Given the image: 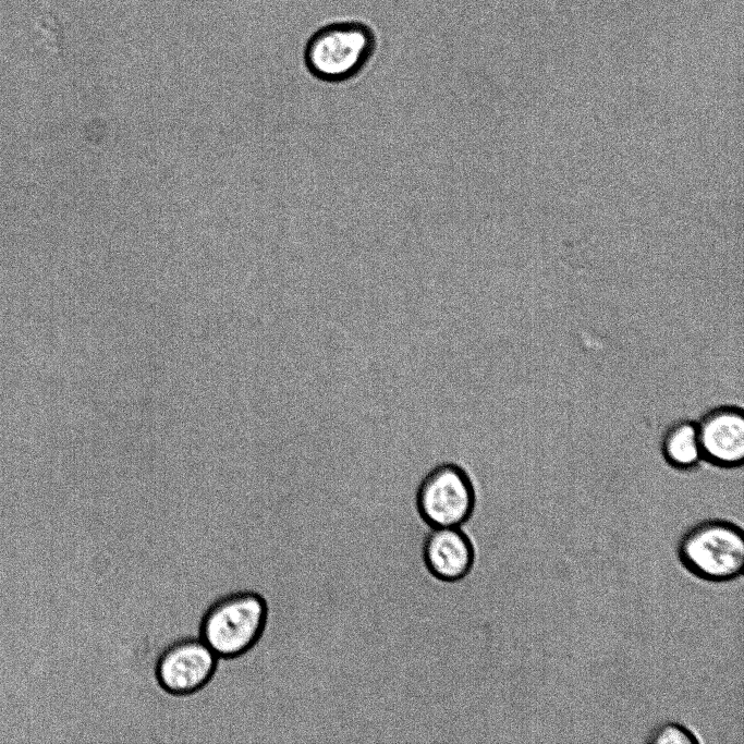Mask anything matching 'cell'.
Listing matches in <instances>:
<instances>
[{"label":"cell","instance_id":"5b68a950","mask_svg":"<svg viewBox=\"0 0 744 744\" xmlns=\"http://www.w3.org/2000/svg\"><path fill=\"white\" fill-rule=\"evenodd\" d=\"M218 660L199 636H184L160 651L154 675L163 692L179 697L188 696L208 685L216 674Z\"/></svg>","mask_w":744,"mask_h":744},{"label":"cell","instance_id":"ba28073f","mask_svg":"<svg viewBox=\"0 0 744 744\" xmlns=\"http://www.w3.org/2000/svg\"><path fill=\"white\" fill-rule=\"evenodd\" d=\"M660 453L675 471L695 469L703 462L696 420L681 418L671 423L662 434Z\"/></svg>","mask_w":744,"mask_h":744},{"label":"cell","instance_id":"7a4b0ae2","mask_svg":"<svg viewBox=\"0 0 744 744\" xmlns=\"http://www.w3.org/2000/svg\"><path fill=\"white\" fill-rule=\"evenodd\" d=\"M269 607L265 597L252 589L234 590L218 597L204 611L198 636L219 659L247 654L263 637Z\"/></svg>","mask_w":744,"mask_h":744},{"label":"cell","instance_id":"52a82bcc","mask_svg":"<svg viewBox=\"0 0 744 744\" xmlns=\"http://www.w3.org/2000/svg\"><path fill=\"white\" fill-rule=\"evenodd\" d=\"M427 573L436 581L455 584L465 580L477 562V547L463 527L429 528L420 550Z\"/></svg>","mask_w":744,"mask_h":744},{"label":"cell","instance_id":"6da1fadb","mask_svg":"<svg viewBox=\"0 0 744 744\" xmlns=\"http://www.w3.org/2000/svg\"><path fill=\"white\" fill-rule=\"evenodd\" d=\"M675 554L695 580L715 585L734 582L744 571L743 527L729 519L700 520L680 536Z\"/></svg>","mask_w":744,"mask_h":744},{"label":"cell","instance_id":"9c48e42d","mask_svg":"<svg viewBox=\"0 0 744 744\" xmlns=\"http://www.w3.org/2000/svg\"><path fill=\"white\" fill-rule=\"evenodd\" d=\"M645 742L652 744H694L704 741L690 725L678 721H664L649 731Z\"/></svg>","mask_w":744,"mask_h":744},{"label":"cell","instance_id":"8992f818","mask_svg":"<svg viewBox=\"0 0 744 744\" xmlns=\"http://www.w3.org/2000/svg\"><path fill=\"white\" fill-rule=\"evenodd\" d=\"M703 462L721 469L744 462V413L741 406L720 404L696 419Z\"/></svg>","mask_w":744,"mask_h":744},{"label":"cell","instance_id":"3957f363","mask_svg":"<svg viewBox=\"0 0 744 744\" xmlns=\"http://www.w3.org/2000/svg\"><path fill=\"white\" fill-rule=\"evenodd\" d=\"M376 50L373 29L362 22H336L318 28L307 40L303 60L316 80L340 84L359 75Z\"/></svg>","mask_w":744,"mask_h":744},{"label":"cell","instance_id":"277c9868","mask_svg":"<svg viewBox=\"0 0 744 744\" xmlns=\"http://www.w3.org/2000/svg\"><path fill=\"white\" fill-rule=\"evenodd\" d=\"M478 489L462 463L444 461L426 473L415 491V510L428 528L463 527L473 517Z\"/></svg>","mask_w":744,"mask_h":744}]
</instances>
